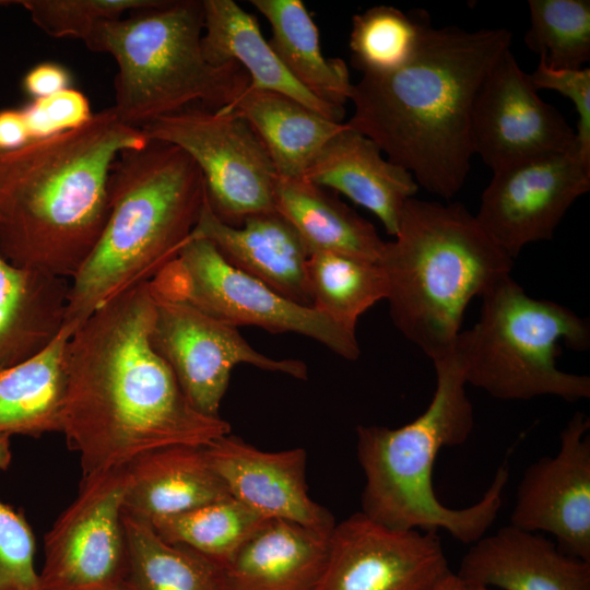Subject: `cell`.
<instances>
[{"instance_id": "5bb4252c", "label": "cell", "mask_w": 590, "mask_h": 590, "mask_svg": "<svg viewBox=\"0 0 590 590\" xmlns=\"http://www.w3.org/2000/svg\"><path fill=\"white\" fill-rule=\"evenodd\" d=\"M450 573L437 531L393 529L358 511L335 523L317 590H436Z\"/></svg>"}, {"instance_id": "7c38bea8", "label": "cell", "mask_w": 590, "mask_h": 590, "mask_svg": "<svg viewBox=\"0 0 590 590\" xmlns=\"http://www.w3.org/2000/svg\"><path fill=\"white\" fill-rule=\"evenodd\" d=\"M125 470L81 480L45 535L40 590H101L126 582Z\"/></svg>"}, {"instance_id": "30bf717a", "label": "cell", "mask_w": 590, "mask_h": 590, "mask_svg": "<svg viewBox=\"0 0 590 590\" xmlns=\"http://www.w3.org/2000/svg\"><path fill=\"white\" fill-rule=\"evenodd\" d=\"M149 140L174 144L202 173L206 199L225 224L275 210L278 173L263 143L233 110L191 105L141 127Z\"/></svg>"}, {"instance_id": "d4e9b609", "label": "cell", "mask_w": 590, "mask_h": 590, "mask_svg": "<svg viewBox=\"0 0 590 590\" xmlns=\"http://www.w3.org/2000/svg\"><path fill=\"white\" fill-rule=\"evenodd\" d=\"M275 210L300 236L309 255L334 252L378 262L385 243L353 209L303 178L278 177Z\"/></svg>"}, {"instance_id": "603a6c76", "label": "cell", "mask_w": 590, "mask_h": 590, "mask_svg": "<svg viewBox=\"0 0 590 590\" xmlns=\"http://www.w3.org/2000/svg\"><path fill=\"white\" fill-rule=\"evenodd\" d=\"M330 534L268 520L225 566L232 590H317Z\"/></svg>"}, {"instance_id": "4316f807", "label": "cell", "mask_w": 590, "mask_h": 590, "mask_svg": "<svg viewBox=\"0 0 590 590\" xmlns=\"http://www.w3.org/2000/svg\"><path fill=\"white\" fill-rule=\"evenodd\" d=\"M70 335L63 328L35 356L0 369V438L61 433L64 349Z\"/></svg>"}, {"instance_id": "5b68a950", "label": "cell", "mask_w": 590, "mask_h": 590, "mask_svg": "<svg viewBox=\"0 0 590 590\" xmlns=\"http://www.w3.org/2000/svg\"><path fill=\"white\" fill-rule=\"evenodd\" d=\"M436 388L426 410L398 428L356 427V452L365 475L362 512L399 530L444 529L456 540L473 544L495 521L509 480L508 461L497 469L482 498L453 509L437 498L433 469L442 447L467 441L474 427V411L457 358L433 362Z\"/></svg>"}, {"instance_id": "44dd1931", "label": "cell", "mask_w": 590, "mask_h": 590, "mask_svg": "<svg viewBox=\"0 0 590 590\" xmlns=\"http://www.w3.org/2000/svg\"><path fill=\"white\" fill-rule=\"evenodd\" d=\"M123 470L122 510L149 523L229 497L205 446L157 449Z\"/></svg>"}, {"instance_id": "2e32d148", "label": "cell", "mask_w": 590, "mask_h": 590, "mask_svg": "<svg viewBox=\"0 0 590 590\" xmlns=\"http://www.w3.org/2000/svg\"><path fill=\"white\" fill-rule=\"evenodd\" d=\"M590 418L576 412L559 435L554 457L522 474L510 516L514 527L554 535L557 547L590 562Z\"/></svg>"}, {"instance_id": "3957f363", "label": "cell", "mask_w": 590, "mask_h": 590, "mask_svg": "<svg viewBox=\"0 0 590 590\" xmlns=\"http://www.w3.org/2000/svg\"><path fill=\"white\" fill-rule=\"evenodd\" d=\"M148 142L109 107L79 128L0 152V255L70 281L107 222L114 163Z\"/></svg>"}, {"instance_id": "f546056e", "label": "cell", "mask_w": 590, "mask_h": 590, "mask_svg": "<svg viewBox=\"0 0 590 590\" xmlns=\"http://www.w3.org/2000/svg\"><path fill=\"white\" fill-rule=\"evenodd\" d=\"M307 271L312 307L352 332L358 318L388 295V281L378 262L314 252Z\"/></svg>"}, {"instance_id": "52a82bcc", "label": "cell", "mask_w": 590, "mask_h": 590, "mask_svg": "<svg viewBox=\"0 0 590 590\" xmlns=\"http://www.w3.org/2000/svg\"><path fill=\"white\" fill-rule=\"evenodd\" d=\"M203 21L202 0H162L93 28L84 43L117 63L111 107L122 122L141 128L191 105L227 108L249 87L239 64L205 60Z\"/></svg>"}, {"instance_id": "f1b7e54d", "label": "cell", "mask_w": 590, "mask_h": 590, "mask_svg": "<svg viewBox=\"0 0 590 590\" xmlns=\"http://www.w3.org/2000/svg\"><path fill=\"white\" fill-rule=\"evenodd\" d=\"M128 545L126 582L133 590H232L225 567L164 541L143 520L122 512Z\"/></svg>"}, {"instance_id": "1f68e13d", "label": "cell", "mask_w": 590, "mask_h": 590, "mask_svg": "<svg viewBox=\"0 0 590 590\" xmlns=\"http://www.w3.org/2000/svg\"><path fill=\"white\" fill-rule=\"evenodd\" d=\"M428 14H406L391 5H376L352 19L350 49L353 67L363 74L396 71L415 56L426 30Z\"/></svg>"}, {"instance_id": "d6986e66", "label": "cell", "mask_w": 590, "mask_h": 590, "mask_svg": "<svg viewBox=\"0 0 590 590\" xmlns=\"http://www.w3.org/2000/svg\"><path fill=\"white\" fill-rule=\"evenodd\" d=\"M456 575L464 583L503 590H590V562L511 524L474 542Z\"/></svg>"}, {"instance_id": "7a4b0ae2", "label": "cell", "mask_w": 590, "mask_h": 590, "mask_svg": "<svg viewBox=\"0 0 590 590\" xmlns=\"http://www.w3.org/2000/svg\"><path fill=\"white\" fill-rule=\"evenodd\" d=\"M506 28L426 30L412 60L353 84L346 126L373 140L418 187L445 199L463 186L473 155L470 126L483 81L510 49Z\"/></svg>"}, {"instance_id": "4fadbf2b", "label": "cell", "mask_w": 590, "mask_h": 590, "mask_svg": "<svg viewBox=\"0 0 590 590\" xmlns=\"http://www.w3.org/2000/svg\"><path fill=\"white\" fill-rule=\"evenodd\" d=\"M590 189V164L574 149L493 172L475 217L514 260L531 243L550 240L570 205Z\"/></svg>"}, {"instance_id": "8992f818", "label": "cell", "mask_w": 590, "mask_h": 590, "mask_svg": "<svg viewBox=\"0 0 590 590\" xmlns=\"http://www.w3.org/2000/svg\"><path fill=\"white\" fill-rule=\"evenodd\" d=\"M378 263L396 328L433 362L452 354L470 300L510 275L514 260L461 203L409 199Z\"/></svg>"}, {"instance_id": "8fae6325", "label": "cell", "mask_w": 590, "mask_h": 590, "mask_svg": "<svg viewBox=\"0 0 590 590\" xmlns=\"http://www.w3.org/2000/svg\"><path fill=\"white\" fill-rule=\"evenodd\" d=\"M153 293L152 345L172 369L188 401L200 413L220 416L232 370L239 364L297 379L307 378L304 362L269 357L253 349L237 328L186 302Z\"/></svg>"}, {"instance_id": "9a60e30c", "label": "cell", "mask_w": 590, "mask_h": 590, "mask_svg": "<svg viewBox=\"0 0 590 590\" xmlns=\"http://www.w3.org/2000/svg\"><path fill=\"white\" fill-rule=\"evenodd\" d=\"M575 131L545 103L512 52L507 50L476 94L470 126L473 154L497 170L575 146Z\"/></svg>"}, {"instance_id": "ba28073f", "label": "cell", "mask_w": 590, "mask_h": 590, "mask_svg": "<svg viewBox=\"0 0 590 590\" xmlns=\"http://www.w3.org/2000/svg\"><path fill=\"white\" fill-rule=\"evenodd\" d=\"M481 298L477 321L459 332L452 350L467 384L499 400L590 398L589 376L556 366L560 342L575 351L590 346L588 320L558 303L530 297L510 275Z\"/></svg>"}, {"instance_id": "484cf974", "label": "cell", "mask_w": 590, "mask_h": 590, "mask_svg": "<svg viewBox=\"0 0 590 590\" xmlns=\"http://www.w3.org/2000/svg\"><path fill=\"white\" fill-rule=\"evenodd\" d=\"M223 109L247 120L282 178H303L321 148L345 125L290 96L251 87Z\"/></svg>"}, {"instance_id": "ac0fdd59", "label": "cell", "mask_w": 590, "mask_h": 590, "mask_svg": "<svg viewBox=\"0 0 590 590\" xmlns=\"http://www.w3.org/2000/svg\"><path fill=\"white\" fill-rule=\"evenodd\" d=\"M190 238L209 240L233 267L284 297L312 307L309 251L276 210L249 215L240 226H232L214 214L206 199Z\"/></svg>"}, {"instance_id": "f35d334b", "label": "cell", "mask_w": 590, "mask_h": 590, "mask_svg": "<svg viewBox=\"0 0 590 590\" xmlns=\"http://www.w3.org/2000/svg\"><path fill=\"white\" fill-rule=\"evenodd\" d=\"M31 141L21 109L0 111V152L13 151Z\"/></svg>"}, {"instance_id": "277c9868", "label": "cell", "mask_w": 590, "mask_h": 590, "mask_svg": "<svg viewBox=\"0 0 590 590\" xmlns=\"http://www.w3.org/2000/svg\"><path fill=\"white\" fill-rule=\"evenodd\" d=\"M206 200L194 161L155 140L122 152L109 178V214L93 251L70 280L63 328L152 281L188 243Z\"/></svg>"}, {"instance_id": "4dcf8cb0", "label": "cell", "mask_w": 590, "mask_h": 590, "mask_svg": "<svg viewBox=\"0 0 590 590\" xmlns=\"http://www.w3.org/2000/svg\"><path fill=\"white\" fill-rule=\"evenodd\" d=\"M267 521L229 496L150 524L164 541L187 546L225 567Z\"/></svg>"}, {"instance_id": "e575fe53", "label": "cell", "mask_w": 590, "mask_h": 590, "mask_svg": "<svg viewBox=\"0 0 590 590\" xmlns=\"http://www.w3.org/2000/svg\"><path fill=\"white\" fill-rule=\"evenodd\" d=\"M12 459L10 438H0V471ZM35 538L25 517L0 500V590H40Z\"/></svg>"}, {"instance_id": "d6a6232c", "label": "cell", "mask_w": 590, "mask_h": 590, "mask_svg": "<svg viewBox=\"0 0 590 590\" xmlns=\"http://www.w3.org/2000/svg\"><path fill=\"white\" fill-rule=\"evenodd\" d=\"M524 44L545 64L579 69L590 59L589 0H530Z\"/></svg>"}, {"instance_id": "d590c367", "label": "cell", "mask_w": 590, "mask_h": 590, "mask_svg": "<svg viewBox=\"0 0 590 590\" xmlns=\"http://www.w3.org/2000/svg\"><path fill=\"white\" fill-rule=\"evenodd\" d=\"M21 110L31 141L79 128L93 116L87 97L71 87L33 99Z\"/></svg>"}, {"instance_id": "74e56055", "label": "cell", "mask_w": 590, "mask_h": 590, "mask_svg": "<svg viewBox=\"0 0 590 590\" xmlns=\"http://www.w3.org/2000/svg\"><path fill=\"white\" fill-rule=\"evenodd\" d=\"M71 81V73L66 67L55 62H43L25 74L23 88L33 99H38L69 88Z\"/></svg>"}, {"instance_id": "9c48e42d", "label": "cell", "mask_w": 590, "mask_h": 590, "mask_svg": "<svg viewBox=\"0 0 590 590\" xmlns=\"http://www.w3.org/2000/svg\"><path fill=\"white\" fill-rule=\"evenodd\" d=\"M150 283L156 294L186 302L232 327L296 333L316 340L345 359L359 357L356 332L233 267L206 239L189 238Z\"/></svg>"}, {"instance_id": "b9f144b4", "label": "cell", "mask_w": 590, "mask_h": 590, "mask_svg": "<svg viewBox=\"0 0 590 590\" xmlns=\"http://www.w3.org/2000/svg\"><path fill=\"white\" fill-rule=\"evenodd\" d=\"M101 590H133L127 582H123L121 585L111 587V588H105Z\"/></svg>"}, {"instance_id": "e0dca14e", "label": "cell", "mask_w": 590, "mask_h": 590, "mask_svg": "<svg viewBox=\"0 0 590 590\" xmlns=\"http://www.w3.org/2000/svg\"><path fill=\"white\" fill-rule=\"evenodd\" d=\"M228 495L268 520L280 519L330 534L331 512L311 499L303 448L263 451L227 434L205 446Z\"/></svg>"}, {"instance_id": "6da1fadb", "label": "cell", "mask_w": 590, "mask_h": 590, "mask_svg": "<svg viewBox=\"0 0 590 590\" xmlns=\"http://www.w3.org/2000/svg\"><path fill=\"white\" fill-rule=\"evenodd\" d=\"M155 298L150 282L97 308L64 349L62 427L82 480L123 470L172 446H208L231 433L186 398L151 342Z\"/></svg>"}, {"instance_id": "ab89813d", "label": "cell", "mask_w": 590, "mask_h": 590, "mask_svg": "<svg viewBox=\"0 0 590 590\" xmlns=\"http://www.w3.org/2000/svg\"><path fill=\"white\" fill-rule=\"evenodd\" d=\"M436 590H462V582L452 571L438 585Z\"/></svg>"}, {"instance_id": "8d00e7d4", "label": "cell", "mask_w": 590, "mask_h": 590, "mask_svg": "<svg viewBox=\"0 0 590 590\" xmlns=\"http://www.w3.org/2000/svg\"><path fill=\"white\" fill-rule=\"evenodd\" d=\"M528 75L536 91H556L573 102L578 115L575 150L590 164V69H556L540 59L535 70Z\"/></svg>"}, {"instance_id": "83f0119b", "label": "cell", "mask_w": 590, "mask_h": 590, "mask_svg": "<svg viewBox=\"0 0 590 590\" xmlns=\"http://www.w3.org/2000/svg\"><path fill=\"white\" fill-rule=\"evenodd\" d=\"M271 27L269 45L292 78L318 99L339 107L353 88L346 63L327 58L319 31L300 0H251Z\"/></svg>"}, {"instance_id": "cb8c5ba5", "label": "cell", "mask_w": 590, "mask_h": 590, "mask_svg": "<svg viewBox=\"0 0 590 590\" xmlns=\"http://www.w3.org/2000/svg\"><path fill=\"white\" fill-rule=\"evenodd\" d=\"M70 281L0 255V369L45 350L64 324Z\"/></svg>"}, {"instance_id": "60d3db41", "label": "cell", "mask_w": 590, "mask_h": 590, "mask_svg": "<svg viewBox=\"0 0 590 590\" xmlns=\"http://www.w3.org/2000/svg\"><path fill=\"white\" fill-rule=\"evenodd\" d=\"M462 590H492V589L488 587L480 586V585L462 582Z\"/></svg>"}, {"instance_id": "836d02e7", "label": "cell", "mask_w": 590, "mask_h": 590, "mask_svg": "<svg viewBox=\"0 0 590 590\" xmlns=\"http://www.w3.org/2000/svg\"><path fill=\"white\" fill-rule=\"evenodd\" d=\"M162 0H22L14 1L25 8L33 22L47 35L75 37L83 42L102 21L120 19L155 7Z\"/></svg>"}, {"instance_id": "7402d4cb", "label": "cell", "mask_w": 590, "mask_h": 590, "mask_svg": "<svg viewBox=\"0 0 590 590\" xmlns=\"http://www.w3.org/2000/svg\"><path fill=\"white\" fill-rule=\"evenodd\" d=\"M202 3L201 47L209 63L235 62L248 74L249 87L290 96L322 116L342 122L344 107L318 99L292 78L263 37L253 14L233 0H202Z\"/></svg>"}, {"instance_id": "ffe728a7", "label": "cell", "mask_w": 590, "mask_h": 590, "mask_svg": "<svg viewBox=\"0 0 590 590\" xmlns=\"http://www.w3.org/2000/svg\"><path fill=\"white\" fill-rule=\"evenodd\" d=\"M304 178L369 210L391 236L405 202L420 188L410 172L384 157L373 140L346 123L321 148Z\"/></svg>"}]
</instances>
